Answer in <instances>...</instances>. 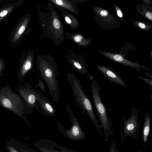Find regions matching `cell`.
I'll list each match as a JSON object with an SVG mask.
<instances>
[{"label":"cell","mask_w":152,"mask_h":152,"mask_svg":"<svg viewBox=\"0 0 152 152\" xmlns=\"http://www.w3.org/2000/svg\"><path fill=\"white\" fill-rule=\"evenodd\" d=\"M151 121V116L148 112H146L144 119L142 132V139L144 143H146L148 140Z\"/></svg>","instance_id":"15"},{"label":"cell","mask_w":152,"mask_h":152,"mask_svg":"<svg viewBox=\"0 0 152 152\" xmlns=\"http://www.w3.org/2000/svg\"><path fill=\"white\" fill-rule=\"evenodd\" d=\"M52 1L58 5L65 8L72 12H75L73 6L69 2H67L66 1L57 0H52Z\"/></svg>","instance_id":"16"},{"label":"cell","mask_w":152,"mask_h":152,"mask_svg":"<svg viewBox=\"0 0 152 152\" xmlns=\"http://www.w3.org/2000/svg\"><path fill=\"white\" fill-rule=\"evenodd\" d=\"M143 72L146 74L148 77L150 78L151 80L152 79V74L151 72H147L143 70Z\"/></svg>","instance_id":"28"},{"label":"cell","mask_w":152,"mask_h":152,"mask_svg":"<svg viewBox=\"0 0 152 152\" xmlns=\"http://www.w3.org/2000/svg\"><path fill=\"white\" fill-rule=\"evenodd\" d=\"M60 148L61 150L63 152H76L73 150H70L67 148H66L60 145Z\"/></svg>","instance_id":"25"},{"label":"cell","mask_w":152,"mask_h":152,"mask_svg":"<svg viewBox=\"0 0 152 152\" xmlns=\"http://www.w3.org/2000/svg\"><path fill=\"white\" fill-rule=\"evenodd\" d=\"M73 39L75 42L83 46L87 45L90 42V40L85 38L83 36L79 34L75 35L73 37Z\"/></svg>","instance_id":"17"},{"label":"cell","mask_w":152,"mask_h":152,"mask_svg":"<svg viewBox=\"0 0 152 152\" xmlns=\"http://www.w3.org/2000/svg\"><path fill=\"white\" fill-rule=\"evenodd\" d=\"M64 19L65 21L68 24H71V25H72V24L73 23L72 22V21H73L75 22L74 20H72L71 19L72 18H70L69 16H65L64 17ZM73 22V21H72Z\"/></svg>","instance_id":"24"},{"label":"cell","mask_w":152,"mask_h":152,"mask_svg":"<svg viewBox=\"0 0 152 152\" xmlns=\"http://www.w3.org/2000/svg\"><path fill=\"white\" fill-rule=\"evenodd\" d=\"M91 83L93 100L100 121V126L107 139L112 133V123L107 113L105 105L102 102L100 95V85L96 80L93 79Z\"/></svg>","instance_id":"4"},{"label":"cell","mask_w":152,"mask_h":152,"mask_svg":"<svg viewBox=\"0 0 152 152\" xmlns=\"http://www.w3.org/2000/svg\"><path fill=\"white\" fill-rule=\"evenodd\" d=\"M66 76L67 83L70 86L75 104L80 108L84 115L85 113L87 114L96 130L102 135L92 105L88 97L85 94L80 80L73 73L68 72Z\"/></svg>","instance_id":"2"},{"label":"cell","mask_w":152,"mask_h":152,"mask_svg":"<svg viewBox=\"0 0 152 152\" xmlns=\"http://www.w3.org/2000/svg\"><path fill=\"white\" fill-rule=\"evenodd\" d=\"M96 66L98 70L103 73L110 81L125 87H127V85L122 79L112 69L98 65H96Z\"/></svg>","instance_id":"13"},{"label":"cell","mask_w":152,"mask_h":152,"mask_svg":"<svg viewBox=\"0 0 152 152\" xmlns=\"http://www.w3.org/2000/svg\"><path fill=\"white\" fill-rule=\"evenodd\" d=\"M8 148L10 152H18L13 147H8Z\"/></svg>","instance_id":"29"},{"label":"cell","mask_w":152,"mask_h":152,"mask_svg":"<svg viewBox=\"0 0 152 152\" xmlns=\"http://www.w3.org/2000/svg\"><path fill=\"white\" fill-rule=\"evenodd\" d=\"M123 122L124 138L129 136L132 139L137 138L138 140L140 122L139 121V112L136 108L132 106L130 117L127 119L124 115Z\"/></svg>","instance_id":"6"},{"label":"cell","mask_w":152,"mask_h":152,"mask_svg":"<svg viewBox=\"0 0 152 152\" xmlns=\"http://www.w3.org/2000/svg\"><path fill=\"white\" fill-rule=\"evenodd\" d=\"M108 152H118L116 144L115 142L113 143L111 145Z\"/></svg>","instance_id":"22"},{"label":"cell","mask_w":152,"mask_h":152,"mask_svg":"<svg viewBox=\"0 0 152 152\" xmlns=\"http://www.w3.org/2000/svg\"><path fill=\"white\" fill-rule=\"evenodd\" d=\"M66 110L69 114L72 123L70 129H66L59 121L57 123V127L61 133L66 138L76 141L86 138V134L81 129L78 122L70 108L68 102H67Z\"/></svg>","instance_id":"5"},{"label":"cell","mask_w":152,"mask_h":152,"mask_svg":"<svg viewBox=\"0 0 152 152\" xmlns=\"http://www.w3.org/2000/svg\"><path fill=\"white\" fill-rule=\"evenodd\" d=\"M116 9L117 10V13L118 15L120 18H122L123 16V13L120 9L118 7H116Z\"/></svg>","instance_id":"26"},{"label":"cell","mask_w":152,"mask_h":152,"mask_svg":"<svg viewBox=\"0 0 152 152\" xmlns=\"http://www.w3.org/2000/svg\"><path fill=\"white\" fill-rule=\"evenodd\" d=\"M99 52L101 54L110 59L136 69L138 71H143V70L146 71L151 70L145 66L129 61L119 54L112 53L105 51H100Z\"/></svg>","instance_id":"11"},{"label":"cell","mask_w":152,"mask_h":152,"mask_svg":"<svg viewBox=\"0 0 152 152\" xmlns=\"http://www.w3.org/2000/svg\"><path fill=\"white\" fill-rule=\"evenodd\" d=\"M36 68L47 85L50 95L57 104L60 100V90L57 77L58 72L56 64L52 61L40 60L36 63Z\"/></svg>","instance_id":"3"},{"label":"cell","mask_w":152,"mask_h":152,"mask_svg":"<svg viewBox=\"0 0 152 152\" xmlns=\"http://www.w3.org/2000/svg\"><path fill=\"white\" fill-rule=\"evenodd\" d=\"M139 152H143L141 150H140Z\"/></svg>","instance_id":"31"},{"label":"cell","mask_w":152,"mask_h":152,"mask_svg":"<svg viewBox=\"0 0 152 152\" xmlns=\"http://www.w3.org/2000/svg\"><path fill=\"white\" fill-rule=\"evenodd\" d=\"M0 104L29 124L25 114H33V109L28 106L19 94L13 91L10 83L3 86H0Z\"/></svg>","instance_id":"1"},{"label":"cell","mask_w":152,"mask_h":152,"mask_svg":"<svg viewBox=\"0 0 152 152\" xmlns=\"http://www.w3.org/2000/svg\"><path fill=\"white\" fill-rule=\"evenodd\" d=\"M33 58L31 55L22 56L18 65L17 81L18 84L21 85L24 82L28 72L33 68Z\"/></svg>","instance_id":"10"},{"label":"cell","mask_w":152,"mask_h":152,"mask_svg":"<svg viewBox=\"0 0 152 152\" xmlns=\"http://www.w3.org/2000/svg\"><path fill=\"white\" fill-rule=\"evenodd\" d=\"M138 77L143 80L148 85V86L149 87L151 90L152 89V80L151 79H148L147 78H145L143 77H142L141 76L138 75Z\"/></svg>","instance_id":"19"},{"label":"cell","mask_w":152,"mask_h":152,"mask_svg":"<svg viewBox=\"0 0 152 152\" xmlns=\"http://www.w3.org/2000/svg\"><path fill=\"white\" fill-rule=\"evenodd\" d=\"M15 89L26 103L28 106L33 109L35 108L40 113L41 111L38 107L34 89L30 83L24 82V85H17Z\"/></svg>","instance_id":"7"},{"label":"cell","mask_w":152,"mask_h":152,"mask_svg":"<svg viewBox=\"0 0 152 152\" xmlns=\"http://www.w3.org/2000/svg\"><path fill=\"white\" fill-rule=\"evenodd\" d=\"M6 69L4 60L2 58H0V77L3 76L4 74L3 72Z\"/></svg>","instance_id":"18"},{"label":"cell","mask_w":152,"mask_h":152,"mask_svg":"<svg viewBox=\"0 0 152 152\" xmlns=\"http://www.w3.org/2000/svg\"><path fill=\"white\" fill-rule=\"evenodd\" d=\"M35 86L39 88L43 93L46 91L44 83L40 79L39 80L38 83L36 84Z\"/></svg>","instance_id":"21"},{"label":"cell","mask_w":152,"mask_h":152,"mask_svg":"<svg viewBox=\"0 0 152 152\" xmlns=\"http://www.w3.org/2000/svg\"><path fill=\"white\" fill-rule=\"evenodd\" d=\"M22 152H36L35 151H33L30 149L27 150H22Z\"/></svg>","instance_id":"30"},{"label":"cell","mask_w":152,"mask_h":152,"mask_svg":"<svg viewBox=\"0 0 152 152\" xmlns=\"http://www.w3.org/2000/svg\"><path fill=\"white\" fill-rule=\"evenodd\" d=\"M29 20L28 15L21 17L12 31L10 37V42L13 45L18 43L24 35Z\"/></svg>","instance_id":"9"},{"label":"cell","mask_w":152,"mask_h":152,"mask_svg":"<svg viewBox=\"0 0 152 152\" xmlns=\"http://www.w3.org/2000/svg\"><path fill=\"white\" fill-rule=\"evenodd\" d=\"M135 24L141 29L148 30L150 28V27L146 24L142 22L135 21Z\"/></svg>","instance_id":"20"},{"label":"cell","mask_w":152,"mask_h":152,"mask_svg":"<svg viewBox=\"0 0 152 152\" xmlns=\"http://www.w3.org/2000/svg\"><path fill=\"white\" fill-rule=\"evenodd\" d=\"M23 1H17L4 4L0 9V22L8 16L16 7L21 5Z\"/></svg>","instance_id":"14"},{"label":"cell","mask_w":152,"mask_h":152,"mask_svg":"<svg viewBox=\"0 0 152 152\" xmlns=\"http://www.w3.org/2000/svg\"><path fill=\"white\" fill-rule=\"evenodd\" d=\"M40 152H63L60 145L56 142L46 139H42L35 142L34 145Z\"/></svg>","instance_id":"12"},{"label":"cell","mask_w":152,"mask_h":152,"mask_svg":"<svg viewBox=\"0 0 152 152\" xmlns=\"http://www.w3.org/2000/svg\"><path fill=\"white\" fill-rule=\"evenodd\" d=\"M53 24L55 28H59L60 26V24L59 21L58 19L55 18L54 19Z\"/></svg>","instance_id":"23"},{"label":"cell","mask_w":152,"mask_h":152,"mask_svg":"<svg viewBox=\"0 0 152 152\" xmlns=\"http://www.w3.org/2000/svg\"><path fill=\"white\" fill-rule=\"evenodd\" d=\"M34 91L41 114L45 117H55L56 110L53 103L38 91Z\"/></svg>","instance_id":"8"},{"label":"cell","mask_w":152,"mask_h":152,"mask_svg":"<svg viewBox=\"0 0 152 152\" xmlns=\"http://www.w3.org/2000/svg\"><path fill=\"white\" fill-rule=\"evenodd\" d=\"M145 16L148 19L152 20V13L151 12H147L145 13Z\"/></svg>","instance_id":"27"}]
</instances>
